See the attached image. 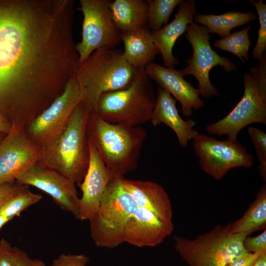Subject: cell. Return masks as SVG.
Segmentation results:
<instances>
[{
    "instance_id": "6da1fadb",
    "label": "cell",
    "mask_w": 266,
    "mask_h": 266,
    "mask_svg": "<svg viewBox=\"0 0 266 266\" xmlns=\"http://www.w3.org/2000/svg\"><path fill=\"white\" fill-rule=\"evenodd\" d=\"M74 1L15 0L0 4V106L25 127L75 76Z\"/></svg>"
},
{
    "instance_id": "7a4b0ae2",
    "label": "cell",
    "mask_w": 266,
    "mask_h": 266,
    "mask_svg": "<svg viewBox=\"0 0 266 266\" xmlns=\"http://www.w3.org/2000/svg\"><path fill=\"white\" fill-rule=\"evenodd\" d=\"M91 113L82 101L74 110L63 133L40 147L37 163L61 173L79 186L85 177L89 162L87 128Z\"/></svg>"
},
{
    "instance_id": "3957f363",
    "label": "cell",
    "mask_w": 266,
    "mask_h": 266,
    "mask_svg": "<svg viewBox=\"0 0 266 266\" xmlns=\"http://www.w3.org/2000/svg\"><path fill=\"white\" fill-rule=\"evenodd\" d=\"M87 131L88 139L116 176L124 177L137 168L147 136L143 127L111 123L91 112Z\"/></svg>"
},
{
    "instance_id": "277c9868",
    "label": "cell",
    "mask_w": 266,
    "mask_h": 266,
    "mask_svg": "<svg viewBox=\"0 0 266 266\" xmlns=\"http://www.w3.org/2000/svg\"><path fill=\"white\" fill-rule=\"evenodd\" d=\"M138 71L127 61L123 51L104 48L95 50L79 64L76 73L82 101L92 112L102 94L128 88Z\"/></svg>"
},
{
    "instance_id": "5b68a950",
    "label": "cell",
    "mask_w": 266,
    "mask_h": 266,
    "mask_svg": "<svg viewBox=\"0 0 266 266\" xmlns=\"http://www.w3.org/2000/svg\"><path fill=\"white\" fill-rule=\"evenodd\" d=\"M151 79L139 68L128 88L102 94L92 112L113 124L137 126L150 121L156 102Z\"/></svg>"
},
{
    "instance_id": "8992f818",
    "label": "cell",
    "mask_w": 266,
    "mask_h": 266,
    "mask_svg": "<svg viewBox=\"0 0 266 266\" xmlns=\"http://www.w3.org/2000/svg\"><path fill=\"white\" fill-rule=\"evenodd\" d=\"M122 177L115 176L110 181L97 210L89 220L91 236L98 247L112 249L124 243L127 225L138 208L124 187Z\"/></svg>"
},
{
    "instance_id": "52a82bcc",
    "label": "cell",
    "mask_w": 266,
    "mask_h": 266,
    "mask_svg": "<svg viewBox=\"0 0 266 266\" xmlns=\"http://www.w3.org/2000/svg\"><path fill=\"white\" fill-rule=\"evenodd\" d=\"M244 75L243 97L225 117L208 125L206 131L210 134L228 136L227 140L237 141L239 132L254 123L266 125V55L259 60L257 66Z\"/></svg>"
},
{
    "instance_id": "ba28073f",
    "label": "cell",
    "mask_w": 266,
    "mask_h": 266,
    "mask_svg": "<svg viewBox=\"0 0 266 266\" xmlns=\"http://www.w3.org/2000/svg\"><path fill=\"white\" fill-rule=\"evenodd\" d=\"M247 236L218 225L193 239L175 235L174 248L189 266H226L248 252L243 244Z\"/></svg>"
},
{
    "instance_id": "9c48e42d",
    "label": "cell",
    "mask_w": 266,
    "mask_h": 266,
    "mask_svg": "<svg viewBox=\"0 0 266 266\" xmlns=\"http://www.w3.org/2000/svg\"><path fill=\"white\" fill-rule=\"evenodd\" d=\"M109 0H80L83 15L82 39L76 44L79 64L95 50L113 49L121 40V32L112 17Z\"/></svg>"
},
{
    "instance_id": "30bf717a",
    "label": "cell",
    "mask_w": 266,
    "mask_h": 266,
    "mask_svg": "<svg viewBox=\"0 0 266 266\" xmlns=\"http://www.w3.org/2000/svg\"><path fill=\"white\" fill-rule=\"evenodd\" d=\"M209 32L203 26L192 22L187 26L186 37L191 43L193 53L187 60L188 65L181 70L184 75L194 76L199 83V90L203 98L218 96V92L209 79V73L214 66H220L228 72L236 70L235 64L226 57L219 55L210 44Z\"/></svg>"
},
{
    "instance_id": "8fae6325",
    "label": "cell",
    "mask_w": 266,
    "mask_h": 266,
    "mask_svg": "<svg viewBox=\"0 0 266 266\" xmlns=\"http://www.w3.org/2000/svg\"><path fill=\"white\" fill-rule=\"evenodd\" d=\"M193 140L201 168L216 180L232 169L253 165V156L237 141L220 140L199 133Z\"/></svg>"
},
{
    "instance_id": "7c38bea8",
    "label": "cell",
    "mask_w": 266,
    "mask_h": 266,
    "mask_svg": "<svg viewBox=\"0 0 266 266\" xmlns=\"http://www.w3.org/2000/svg\"><path fill=\"white\" fill-rule=\"evenodd\" d=\"M75 77L69 81L63 93L25 127L28 136L40 147L63 133L74 110L82 101V93Z\"/></svg>"
},
{
    "instance_id": "4fadbf2b",
    "label": "cell",
    "mask_w": 266,
    "mask_h": 266,
    "mask_svg": "<svg viewBox=\"0 0 266 266\" xmlns=\"http://www.w3.org/2000/svg\"><path fill=\"white\" fill-rule=\"evenodd\" d=\"M40 147L28 136L25 127L12 125L0 142V184L15 181L38 163Z\"/></svg>"
},
{
    "instance_id": "5bb4252c",
    "label": "cell",
    "mask_w": 266,
    "mask_h": 266,
    "mask_svg": "<svg viewBox=\"0 0 266 266\" xmlns=\"http://www.w3.org/2000/svg\"><path fill=\"white\" fill-rule=\"evenodd\" d=\"M20 184L33 186L50 195L64 210L76 218L80 198L75 184L61 173L36 163L16 180Z\"/></svg>"
},
{
    "instance_id": "9a60e30c",
    "label": "cell",
    "mask_w": 266,
    "mask_h": 266,
    "mask_svg": "<svg viewBox=\"0 0 266 266\" xmlns=\"http://www.w3.org/2000/svg\"><path fill=\"white\" fill-rule=\"evenodd\" d=\"M89 162L85 177L80 185L82 192L77 219L89 220L97 210L110 181L116 176L105 165L97 149L88 139Z\"/></svg>"
},
{
    "instance_id": "2e32d148",
    "label": "cell",
    "mask_w": 266,
    "mask_h": 266,
    "mask_svg": "<svg viewBox=\"0 0 266 266\" xmlns=\"http://www.w3.org/2000/svg\"><path fill=\"white\" fill-rule=\"evenodd\" d=\"M145 70L151 80L179 101L184 116L190 117L193 113V109L203 107L204 102L200 98V91L184 78L180 70L167 68L153 62L148 64Z\"/></svg>"
},
{
    "instance_id": "e0dca14e",
    "label": "cell",
    "mask_w": 266,
    "mask_h": 266,
    "mask_svg": "<svg viewBox=\"0 0 266 266\" xmlns=\"http://www.w3.org/2000/svg\"><path fill=\"white\" fill-rule=\"evenodd\" d=\"M173 223L163 221L151 211L138 207L127 225L124 242L138 247L157 246L172 233Z\"/></svg>"
},
{
    "instance_id": "ac0fdd59",
    "label": "cell",
    "mask_w": 266,
    "mask_h": 266,
    "mask_svg": "<svg viewBox=\"0 0 266 266\" xmlns=\"http://www.w3.org/2000/svg\"><path fill=\"white\" fill-rule=\"evenodd\" d=\"M197 14L195 0H182L174 19L159 30L151 31L154 42L162 55L164 66L174 68L178 60L172 50L178 38L186 32L187 26L193 22Z\"/></svg>"
},
{
    "instance_id": "d6986e66",
    "label": "cell",
    "mask_w": 266,
    "mask_h": 266,
    "mask_svg": "<svg viewBox=\"0 0 266 266\" xmlns=\"http://www.w3.org/2000/svg\"><path fill=\"white\" fill-rule=\"evenodd\" d=\"M150 121L154 126L164 124L169 127L175 133L180 145L184 148L186 147L188 141L198 133L194 129L195 121L183 120L176 107L175 99L160 86Z\"/></svg>"
},
{
    "instance_id": "ffe728a7",
    "label": "cell",
    "mask_w": 266,
    "mask_h": 266,
    "mask_svg": "<svg viewBox=\"0 0 266 266\" xmlns=\"http://www.w3.org/2000/svg\"><path fill=\"white\" fill-rule=\"evenodd\" d=\"M123 185L134 199L138 207L146 209L164 222L173 223L169 197L160 184L153 181L122 178Z\"/></svg>"
},
{
    "instance_id": "44dd1931",
    "label": "cell",
    "mask_w": 266,
    "mask_h": 266,
    "mask_svg": "<svg viewBox=\"0 0 266 266\" xmlns=\"http://www.w3.org/2000/svg\"><path fill=\"white\" fill-rule=\"evenodd\" d=\"M121 40L125 59L136 68L145 69L160 54L149 29L121 33Z\"/></svg>"
},
{
    "instance_id": "7402d4cb",
    "label": "cell",
    "mask_w": 266,
    "mask_h": 266,
    "mask_svg": "<svg viewBox=\"0 0 266 266\" xmlns=\"http://www.w3.org/2000/svg\"><path fill=\"white\" fill-rule=\"evenodd\" d=\"M109 8L113 21L121 33L148 29V3L143 0H115Z\"/></svg>"
},
{
    "instance_id": "603a6c76",
    "label": "cell",
    "mask_w": 266,
    "mask_h": 266,
    "mask_svg": "<svg viewBox=\"0 0 266 266\" xmlns=\"http://www.w3.org/2000/svg\"><path fill=\"white\" fill-rule=\"evenodd\" d=\"M232 234H245L249 236L266 228V185H263L253 202L238 220L228 224Z\"/></svg>"
},
{
    "instance_id": "cb8c5ba5",
    "label": "cell",
    "mask_w": 266,
    "mask_h": 266,
    "mask_svg": "<svg viewBox=\"0 0 266 266\" xmlns=\"http://www.w3.org/2000/svg\"><path fill=\"white\" fill-rule=\"evenodd\" d=\"M256 18L253 11L242 13L233 11L221 15L196 14L193 22L202 24L209 33H217L223 38L231 34L233 29L246 24Z\"/></svg>"
},
{
    "instance_id": "d4e9b609",
    "label": "cell",
    "mask_w": 266,
    "mask_h": 266,
    "mask_svg": "<svg viewBox=\"0 0 266 266\" xmlns=\"http://www.w3.org/2000/svg\"><path fill=\"white\" fill-rule=\"evenodd\" d=\"M251 27L249 25L226 37L216 40L214 46L235 55L243 63L247 61L249 59L248 51L252 45L248 34Z\"/></svg>"
},
{
    "instance_id": "484cf974",
    "label": "cell",
    "mask_w": 266,
    "mask_h": 266,
    "mask_svg": "<svg viewBox=\"0 0 266 266\" xmlns=\"http://www.w3.org/2000/svg\"><path fill=\"white\" fill-rule=\"evenodd\" d=\"M25 185L9 198L0 207V214L11 220L15 216H20L23 210L42 199V195L33 193Z\"/></svg>"
},
{
    "instance_id": "4316f807",
    "label": "cell",
    "mask_w": 266,
    "mask_h": 266,
    "mask_svg": "<svg viewBox=\"0 0 266 266\" xmlns=\"http://www.w3.org/2000/svg\"><path fill=\"white\" fill-rule=\"evenodd\" d=\"M147 1L148 28L154 31L168 24L173 10L182 0H149Z\"/></svg>"
},
{
    "instance_id": "83f0119b",
    "label": "cell",
    "mask_w": 266,
    "mask_h": 266,
    "mask_svg": "<svg viewBox=\"0 0 266 266\" xmlns=\"http://www.w3.org/2000/svg\"><path fill=\"white\" fill-rule=\"evenodd\" d=\"M250 2L257 11L260 24L257 41L252 52V56L254 59L260 60L266 51V4L261 0L258 2L251 0Z\"/></svg>"
},
{
    "instance_id": "f1b7e54d",
    "label": "cell",
    "mask_w": 266,
    "mask_h": 266,
    "mask_svg": "<svg viewBox=\"0 0 266 266\" xmlns=\"http://www.w3.org/2000/svg\"><path fill=\"white\" fill-rule=\"evenodd\" d=\"M248 133L254 145L256 154L259 161L258 168L260 175L266 180V133L262 130L250 127Z\"/></svg>"
},
{
    "instance_id": "f546056e",
    "label": "cell",
    "mask_w": 266,
    "mask_h": 266,
    "mask_svg": "<svg viewBox=\"0 0 266 266\" xmlns=\"http://www.w3.org/2000/svg\"><path fill=\"white\" fill-rule=\"evenodd\" d=\"M89 261L84 254L62 253L52 261L51 266H86Z\"/></svg>"
},
{
    "instance_id": "4dcf8cb0",
    "label": "cell",
    "mask_w": 266,
    "mask_h": 266,
    "mask_svg": "<svg viewBox=\"0 0 266 266\" xmlns=\"http://www.w3.org/2000/svg\"><path fill=\"white\" fill-rule=\"evenodd\" d=\"M244 246L248 252L266 251V230L255 237L247 236L244 240Z\"/></svg>"
},
{
    "instance_id": "1f68e13d",
    "label": "cell",
    "mask_w": 266,
    "mask_h": 266,
    "mask_svg": "<svg viewBox=\"0 0 266 266\" xmlns=\"http://www.w3.org/2000/svg\"><path fill=\"white\" fill-rule=\"evenodd\" d=\"M0 266H16L14 247L3 239L0 240Z\"/></svg>"
},
{
    "instance_id": "d6a6232c",
    "label": "cell",
    "mask_w": 266,
    "mask_h": 266,
    "mask_svg": "<svg viewBox=\"0 0 266 266\" xmlns=\"http://www.w3.org/2000/svg\"><path fill=\"white\" fill-rule=\"evenodd\" d=\"M25 185L19 184L16 181L0 184V207L12 196Z\"/></svg>"
},
{
    "instance_id": "836d02e7",
    "label": "cell",
    "mask_w": 266,
    "mask_h": 266,
    "mask_svg": "<svg viewBox=\"0 0 266 266\" xmlns=\"http://www.w3.org/2000/svg\"><path fill=\"white\" fill-rule=\"evenodd\" d=\"M16 266H46L44 262L38 259L30 258L26 252L14 247Z\"/></svg>"
},
{
    "instance_id": "e575fe53",
    "label": "cell",
    "mask_w": 266,
    "mask_h": 266,
    "mask_svg": "<svg viewBox=\"0 0 266 266\" xmlns=\"http://www.w3.org/2000/svg\"><path fill=\"white\" fill-rule=\"evenodd\" d=\"M265 253H266V251L257 253L248 252L239 257L226 266H252L257 258Z\"/></svg>"
},
{
    "instance_id": "d590c367",
    "label": "cell",
    "mask_w": 266,
    "mask_h": 266,
    "mask_svg": "<svg viewBox=\"0 0 266 266\" xmlns=\"http://www.w3.org/2000/svg\"><path fill=\"white\" fill-rule=\"evenodd\" d=\"M12 128V125L8 120L0 111V132L7 134Z\"/></svg>"
},
{
    "instance_id": "8d00e7d4",
    "label": "cell",
    "mask_w": 266,
    "mask_h": 266,
    "mask_svg": "<svg viewBox=\"0 0 266 266\" xmlns=\"http://www.w3.org/2000/svg\"><path fill=\"white\" fill-rule=\"evenodd\" d=\"M10 220L8 218L0 214V229L7 222L9 221Z\"/></svg>"
},
{
    "instance_id": "74e56055",
    "label": "cell",
    "mask_w": 266,
    "mask_h": 266,
    "mask_svg": "<svg viewBox=\"0 0 266 266\" xmlns=\"http://www.w3.org/2000/svg\"><path fill=\"white\" fill-rule=\"evenodd\" d=\"M4 133H2L1 132H0V142L3 139V138L4 137L3 136Z\"/></svg>"
}]
</instances>
